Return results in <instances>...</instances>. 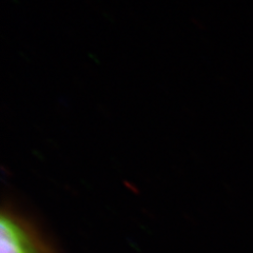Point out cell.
Here are the masks:
<instances>
[{
    "label": "cell",
    "instance_id": "1",
    "mask_svg": "<svg viewBox=\"0 0 253 253\" xmlns=\"http://www.w3.org/2000/svg\"><path fill=\"white\" fill-rule=\"evenodd\" d=\"M0 253H57L32 219L6 206L0 216Z\"/></svg>",
    "mask_w": 253,
    "mask_h": 253
}]
</instances>
